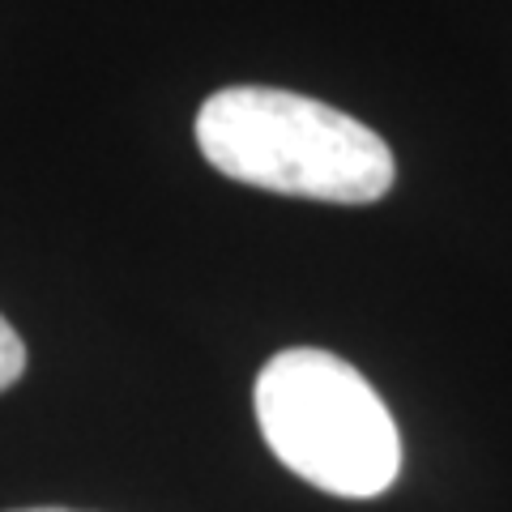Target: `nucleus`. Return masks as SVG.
Instances as JSON below:
<instances>
[{
	"label": "nucleus",
	"instance_id": "20e7f679",
	"mask_svg": "<svg viewBox=\"0 0 512 512\" xmlns=\"http://www.w3.org/2000/svg\"><path fill=\"white\" fill-rule=\"evenodd\" d=\"M18 512H69V508H18Z\"/></svg>",
	"mask_w": 512,
	"mask_h": 512
},
{
	"label": "nucleus",
	"instance_id": "f03ea898",
	"mask_svg": "<svg viewBox=\"0 0 512 512\" xmlns=\"http://www.w3.org/2000/svg\"><path fill=\"white\" fill-rule=\"evenodd\" d=\"M256 423L274 457L303 483L342 500H372L402 470V436L359 367L295 346L256 376Z\"/></svg>",
	"mask_w": 512,
	"mask_h": 512
},
{
	"label": "nucleus",
	"instance_id": "7ed1b4c3",
	"mask_svg": "<svg viewBox=\"0 0 512 512\" xmlns=\"http://www.w3.org/2000/svg\"><path fill=\"white\" fill-rule=\"evenodd\" d=\"M22 372H26V346L18 338V329L0 316V393H5L9 384H18Z\"/></svg>",
	"mask_w": 512,
	"mask_h": 512
},
{
	"label": "nucleus",
	"instance_id": "f257e3e1",
	"mask_svg": "<svg viewBox=\"0 0 512 512\" xmlns=\"http://www.w3.org/2000/svg\"><path fill=\"white\" fill-rule=\"evenodd\" d=\"M197 146L227 180L312 197L333 205H367L393 188V150L363 120L274 86H227L197 111Z\"/></svg>",
	"mask_w": 512,
	"mask_h": 512
}]
</instances>
